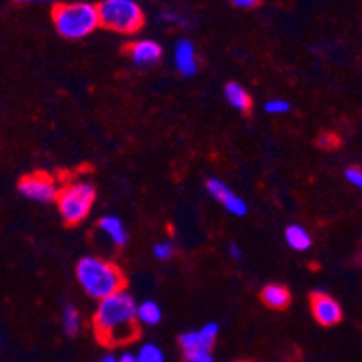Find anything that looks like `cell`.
I'll use <instances>...</instances> for the list:
<instances>
[{
  "mask_svg": "<svg viewBox=\"0 0 362 362\" xmlns=\"http://www.w3.org/2000/svg\"><path fill=\"white\" fill-rule=\"evenodd\" d=\"M137 307L139 303L124 289L98 301L92 315V328L98 341L108 348L133 341L139 335Z\"/></svg>",
  "mask_w": 362,
  "mask_h": 362,
  "instance_id": "obj_1",
  "label": "cell"
},
{
  "mask_svg": "<svg viewBox=\"0 0 362 362\" xmlns=\"http://www.w3.org/2000/svg\"><path fill=\"white\" fill-rule=\"evenodd\" d=\"M76 280L90 299L101 301L123 290L124 276L121 268L99 256H83L76 265Z\"/></svg>",
  "mask_w": 362,
  "mask_h": 362,
  "instance_id": "obj_2",
  "label": "cell"
},
{
  "mask_svg": "<svg viewBox=\"0 0 362 362\" xmlns=\"http://www.w3.org/2000/svg\"><path fill=\"white\" fill-rule=\"evenodd\" d=\"M52 24L61 38L81 40L101 27L98 6L90 2H64L52 9Z\"/></svg>",
  "mask_w": 362,
  "mask_h": 362,
  "instance_id": "obj_3",
  "label": "cell"
},
{
  "mask_svg": "<svg viewBox=\"0 0 362 362\" xmlns=\"http://www.w3.org/2000/svg\"><path fill=\"white\" fill-rule=\"evenodd\" d=\"M96 186L90 180H71L60 189V195L56 198L58 213L67 226H78L85 220L94 208Z\"/></svg>",
  "mask_w": 362,
  "mask_h": 362,
  "instance_id": "obj_4",
  "label": "cell"
},
{
  "mask_svg": "<svg viewBox=\"0 0 362 362\" xmlns=\"http://www.w3.org/2000/svg\"><path fill=\"white\" fill-rule=\"evenodd\" d=\"M101 27L121 34H133L145 26V11L136 0H103L98 4Z\"/></svg>",
  "mask_w": 362,
  "mask_h": 362,
  "instance_id": "obj_5",
  "label": "cell"
},
{
  "mask_svg": "<svg viewBox=\"0 0 362 362\" xmlns=\"http://www.w3.org/2000/svg\"><path fill=\"white\" fill-rule=\"evenodd\" d=\"M60 189L61 188H58V180L52 175L43 173V171L26 175V177H22L18 180V193L27 201L38 202V204L55 202L60 195Z\"/></svg>",
  "mask_w": 362,
  "mask_h": 362,
  "instance_id": "obj_6",
  "label": "cell"
},
{
  "mask_svg": "<svg viewBox=\"0 0 362 362\" xmlns=\"http://www.w3.org/2000/svg\"><path fill=\"white\" fill-rule=\"evenodd\" d=\"M310 310L321 326H335L342 319L341 305L323 289H315L310 294Z\"/></svg>",
  "mask_w": 362,
  "mask_h": 362,
  "instance_id": "obj_7",
  "label": "cell"
},
{
  "mask_svg": "<svg viewBox=\"0 0 362 362\" xmlns=\"http://www.w3.org/2000/svg\"><path fill=\"white\" fill-rule=\"evenodd\" d=\"M205 188H208V193L213 196L215 201L220 202L222 208L226 209L227 213L235 215V217H245L247 215V202L243 201L242 196L236 195L224 180L211 177L205 182Z\"/></svg>",
  "mask_w": 362,
  "mask_h": 362,
  "instance_id": "obj_8",
  "label": "cell"
},
{
  "mask_svg": "<svg viewBox=\"0 0 362 362\" xmlns=\"http://www.w3.org/2000/svg\"><path fill=\"white\" fill-rule=\"evenodd\" d=\"M218 324L217 323H205L202 328L189 330L179 335V346L182 354L189 352H198V349H213L215 342L218 337Z\"/></svg>",
  "mask_w": 362,
  "mask_h": 362,
  "instance_id": "obj_9",
  "label": "cell"
},
{
  "mask_svg": "<svg viewBox=\"0 0 362 362\" xmlns=\"http://www.w3.org/2000/svg\"><path fill=\"white\" fill-rule=\"evenodd\" d=\"M126 52L132 64L139 68L152 67V65L159 64L162 58L161 43L155 40H137V42L130 43Z\"/></svg>",
  "mask_w": 362,
  "mask_h": 362,
  "instance_id": "obj_10",
  "label": "cell"
},
{
  "mask_svg": "<svg viewBox=\"0 0 362 362\" xmlns=\"http://www.w3.org/2000/svg\"><path fill=\"white\" fill-rule=\"evenodd\" d=\"M175 67L180 76L193 78L198 73V60H196V49L189 38H180L175 43L173 49Z\"/></svg>",
  "mask_w": 362,
  "mask_h": 362,
  "instance_id": "obj_11",
  "label": "cell"
},
{
  "mask_svg": "<svg viewBox=\"0 0 362 362\" xmlns=\"http://www.w3.org/2000/svg\"><path fill=\"white\" fill-rule=\"evenodd\" d=\"M98 227L103 235L107 236V238L114 243L115 247H124V245L128 243V231L120 217L107 215V217H103L101 220H99Z\"/></svg>",
  "mask_w": 362,
  "mask_h": 362,
  "instance_id": "obj_12",
  "label": "cell"
},
{
  "mask_svg": "<svg viewBox=\"0 0 362 362\" xmlns=\"http://www.w3.org/2000/svg\"><path fill=\"white\" fill-rule=\"evenodd\" d=\"M224 96H226V101L229 103L231 107L236 108L242 114H247L252 107V98L247 92V89L243 85H240L238 81H229L224 89Z\"/></svg>",
  "mask_w": 362,
  "mask_h": 362,
  "instance_id": "obj_13",
  "label": "cell"
},
{
  "mask_svg": "<svg viewBox=\"0 0 362 362\" xmlns=\"http://www.w3.org/2000/svg\"><path fill=\"white\" fill-rule=\"evenodd\" d=\"M261 301H263L268 308L283 310V308H287L290 305V292L287 287L280 285V283H268V285L261 290Z\"/></svg>",
  "mask_w": 362,
  "mask_h": 362,
  "instance_id": "obj_14",
  "label": "cell"
},
{
  "mask_svg": "<svg viewBox=\"0 0 362 362\" xmlns=\"http://www.w3.org/2000/svg\"><path fill=\"white\" fill-rule=\"evenodd\" d=\"M285 240L290 249L305 252L312 247V235L299 224H290L285 229Z\"/></svg>",
  "mask_w": 362,
  "mask_h": 362,
  "instance_id": "obj_15",
  "label": "cell"
},
{
  "mask_svg": "<svg viewBox=\"0 0 362 362\" xmlns=\"http://www.w3.org/2000/svg\"><path fill=\"white\" fill-rule=\"evenodd\" d=\"M137 319H139L141 324H146V326H155L162 319L161 307L155 301H150V299L139 303V307H137Z\"/></svg>",
  "mask_w": 362,
  "mask_h": 362,
  "instance_id": "obj_16",
  "label": "cell"
},
{
  "mask_svg": "<svg viewBox=\"0 0 362 362\" xmlns=\"http://www.w3.org/2000/svg\"><path fill=\"white\" fill-rule=\"evenodd\" d=\"M61 326L68 337H74L81 330V314L74 305H65L61 310Z\"/></svg>",
  "mask_w": 362,
  "mask_h": 362,
  "instance_id": "obj_17",
  "label": "cell"
},
{
  "mask_svg": "<svg viewBox=\"0 0 362 362\" xmlns=\"http://www.w3.org/2000/svg\"><path fill=\"white\" fill-rule=\"evenodd\" d=\"M137 362H166V357H164L161 346L154 345V342H145L137 349Z\"/></svg>",
  "mask_w": 362,
  "mask_h": 362,
  "instance_id": "obj_18",
  "label": "cell"
},
{
  "mask_svg": "<svg viewBox=\"0 0 362 362\" xmlns=\"http://www.w3.org/2000/svg\"><path fill=\"white\" fill-rule=\"evenodd\" d=\"M173 254H175V247L170 240H162V242L155 243L154 245V256L157 258V260L168 261L173 258Z\"/></svg>",
  "mask_w": 362,
  "mask_h": 362,
  "instance_id": "obj_19",
  "label": "cell"
},
{
  "mask_svg": "<svg viewBox=\"0 0 362 362\" xmlns=\"http://www.w3.org/2000/svg\"><path fill=\"white\" fill-rule=\"evenodd\" d=\"M263 110L267 114H287L290 110V103L287 99H280V98H274V99H268L267 103L263 105Z\"/></svg>",
  "mask_w": 362,
  "mask_h": 362,
  "instance_id": "obj_20",
  "label": "cell"
},
{
  "mask_svg": "<svg viewBox=\"0 0 362 362\" xmlns=\"http://www.w3.org/2000/svg\"><path fill=\"white\" fill-rule=\"evenodd\" d=\"M184 361L186 362H215V357L209 349H198V352H189V354H184Z\"/></svg>",
  "mask_w": 362,
  "mask_h": 362,
  "instance_id": "obj_21",
  "label": "cell"
},
{
  "mask_svg": "<svg viewBox=\"0 0 362 362\" xmlns=\"http://www.w3.org/2000/svg\"><path fill=\"white\" fill-rule=\"evenodd\" d=\"M345 177L352 186H355L357 189H362V168L361 166H349L346 168Z\"/></svg>",
  "mask_w": 362,
  "mask_h": 362,
  "instance_id": "obj_22",
  "label": "cell"
},
{
  "mask_svg": "<svg viewBox=\"0 0 362 362\" xmlns=\"http://www.w3.org/2000/svg\"><path fill=\"white\" fill-rule=\"evenodd\" d=\"M161 22H164V24H177V26H184V24H186V18H184L182 15L175 13V11H164V13H161Z\"/></svg>",
  "mask_w": 362,
  "mask_h": 362,
  "instance_id": "obj_23",
  "label": "cell"
},
{
  "mask_svg": "<svg viewBox=\"0 0 362 362\" xmlns=\"http://www.w3.org/2000/svg\"><path fill=\"white\" fill-rule=\"evenodd\" d=\"M229 2L240 9H252L260 4V0H229Z\"/></svg>",
  "mask_w": 362,
  "mask_h": 362,
  "instance_id": "obj_24",
  "label": "cell"
},
{
  "mask_svg": "<svg viewBox=\"0 0 362 362\" xmlns=\"http://www.w3.org/2000/svg\"><path fill=\"white\" fill-rule=\"evenodd\" d=\"M227 251H229L231 258H235V260H240V258H242V249H240V245L236 242L229 243V247H227Z\"/></svg>",
  "mask_w": 362,
  "mask_h": 362,
  "instance_id": "obj_25",
  "label": "cell"
},
{
  "mask_svg": "<svg viewBox=\"0 0 362 362\" xmlns=\"http://www.w3.org/2000/svg\"><path fill=\"white\" fill-rule=\"evenodd\" d=\"M117 361L120 362H137V354H133V352H123V354L117 357Z\"/></svg>",
  "mask_w": 362,
  "mask_h": 362,
  "instance_id": "obj_26",
  "label": "cell"
},
{
  "mask_svg": "<svg viewBox=\"0 0 362 362\" xmlns=\"http://www.w3.org/2000/svg\"><path fill=\"white\" fill-rule=\"evenodd\" d=\"M20 4H34V2H42V4H49V2H56V0H17Z\"/></svg>",
  "mask_w": 362,
  "mask_h": 362,
  "instance_id": "obj_27",
  "label": "cell"
},
{
  "mask_svg": "<svg viewBox=\"0 0 362 362\" xmlns=\"http://www.w3.org/2000/svg\"><path fill=\"white\" fill-rule=\"evenodd\" d=\"M98 362H120V361H117V357H115V355L108 354V355H105L103 359H99Z\"/></svg>",
  "mask_w": 362,
  "mask_h": 362,
  "instance_id": "obj_28",
  "label": "cell"
},
{
  "mask_svg": "<svg viewBox=\"0 0 362 362\" xmlns=\"http://www.w3.org/2000/svg\"><path fill=\"white\" fill-rule=\"evenodd\" d=\"M355 263H359L362 267V252H359V254H355Z\"/></svg>",
  "mask_w": 362,
  "mask_h": 362,
  "instance_id": "obj_29",
  "label": "cell"
}]
</instances>
